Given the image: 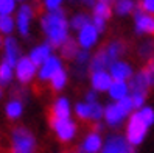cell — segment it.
<instances>
[{
  "label": "cell",
  "instance_id": "1",
  "mask_svg": "<svg viewBox=\"0 0 154 153\" xmlns=\"http://www.w3.org/2000/svg\"><path fill=\"white\" fill-rule=\"evenodd\" d=\"M42 30L47 34L51 47H61V44L69 38V24L66 14L61 10H53L42 17Z\"/></svg>",
  "mask_w": 154,
  "mask_h": 153
},
{
  "label": "cell",
  "instance_id": "2",
  "mask_svg": "<svg viewBox=\"0 0 154 153\" xmlns=\"http://www.w3.org/2000/svg\"><path fill=\"white\" fill-rule=\"evenodd\" d=\"M149 125L142 119V116L135 111L128 120V127H126V139L129 141L132 147H137L145 141L148 133Z\"/></svg>",
  "mask_w": 154,
  "mask_h": 153
},
{
  "label": "cell",
  "instance_id": "3",
  "mask_svg": "<svg viewBox=\"0 0 154 153\" xmlns=\"http://www.w3.org/2000/svg\"><path fill=\"white\" fill-rule=\"evenodd\" d=\"M13 151L16 153H31L36 147L33 134L25 128H16L13 131Z\"/></svg>",
  "mask_w": 154,
  "mask_h": 153
},
{
  "label": "cell",
  "instance_id": "4",
  "mask_svg": "<svg viewBox=\"0 0 154 153\" xmlns=\"http://www.w3.org/2000/svg\"><path fill=\"white\" fill-rule=\"evenodd\" d=\"M16 77L20 83H28L33 80V77L36 75L38 72V66L31 61L30 56H23V58H19L16 62Z\"/></svg>",
  "mask_w": 154,
  "mask_h": 153
},
{
  "label": "cell",
  "instance_id": "5",
  "mask_svg": "<svg viewBox=\"0 0 154 153\" xmlns=\"http://www.w3.org/2000/svg\"><path fill=\"white\" fill-rule=\"evenodd\" d=\"M51 127L55 130V133L58 134V138L62 142H69L73 139L75 133H76V125L70 120V117L67 119H51Z\"/></svg>",
  "mask_w": 154,
  "mask_h": 153
},
{
  "label": "cell",
  "instance_id": "6",
  "mask_svg": "<svg viewBox=\"0 0 154 153\" xmlns=\"http://www.w3.org/2000/svg\"><path fill=\"white\" fill-rule=\"evenodd\" d=\"M132 145L129 144V141L126 139V136H109L107 141L103 144V150L104 153H131L132 151Z\"/></svg>",
  "mask_w": 154,
  "mask_h": 153
},
{
  "label": "cell",
  "instance_id": "7",
  "mask_svg": "<svg viewBox=\"0 0 154 153\" xmlns=\"http://www.w3.org/2000/svg\"><path fill=\"white\" fill-rule=\"evenodd\" d=\"M135 22V31L139 34H154V14L145 13L142 10H137L134 14Z\"/></svg>",
  "mask_w": 154,
  "mask_h": 153
},
{
  "label": "cell",
  "instance_id": "8",
  "mask_svg": "<svg viewBox=\"0 0 154 153\" xmlns=\"http://www.w3.org/2000/svg\"><path fill=\"white\" fill-rule=\"evenodd\" d=\"M128 113H126L123 108L119 105V102H115V103H111V105H107L104 108V114H103V117L106 120L107 125H111V127H119V125L128 117Z\"/></svg>",
  "mask_w": 154,
  "mask_h": 153
},
{
  "label": "cell",
  "instance_id": "9",
  "mask_svg": "<svg viewBox=\"0 0 154 153\" xmlns=\"http://www.w3.org/2000/svg\"><path fill=\"white\" fill-rule=\"evenodd\" d=\"M78 44L83 49H90L94 47L97 41H98V30L95 28V25L92 24V21H90V24L84 25L81 30H78Z\"/></svg>",
  "mask_w": 154,
  "mask_h": 153
},
{
  "label": "cell",
  "instance_id": "10",
  "mask_svg": "<svg viewBox=\"0 0 154 153\" xmlns=\"http://www.w3.org/2000/svg\"><path fill=\"white\" fill-rule=\"evenodd\" d=\"M31 17H33V10L28 5H22L17 10L16 16V27L22 36H28L30 33V24H31Z\"/></svg>",
  "mask_w": 154,
  "mask_h": 153
},
{
  "label": "cell",
  "instance_id": "11",
  "mask_svg": "<svg viewBox=\"0 0 154 153\" xmlns=\"http://www.w3.org/2000/svg\"><path fill=\"white\" fill-rule=\"evenodd\" d=\"M62 69V62L58 56H48L47 59H45L42 64H41V69H39V78L42 80V81H45V80H50L53 75L56 74V72Z\"/></svg>",
  "mask_w": 154,
  "mask_h": 153
},
{
  "label": "cell",
  "instance_id": "12",
  "mask_svg": "<svg viewBox=\"0 0 154 153\" xmlns=\"http://www.w3.org/2000/svg\"><path fill=\"white\" fill-rule=\"evenodd\" d=\"M109 69V74L114 80H128L132 77V67L128 64V62H125V61H120V59H115L111 62V66L107 67Z\"/></svg>",
  "mask_w": 154,
  "mask_h": 153
},
{
  "label": "cell",
  "instance_id": "13",
  "mask_svg": "<svg viewBox=\"0 0 154 153\" xmlns=\"http://www.w3.org/2000/svg\"><path fill=\"white\" fill-rule=\"evenodd\" d=\"M112 77L106 69L103 70H95L92 72V78H90V83H92V88L97 92H104L109 89L111 83H112Z\"/></svg>",
  "mask_w": 154,
  "mask_h": 153
},
{
  "label": "cell",
  "instance_id": "14",
  "mask_svg": "<svg viewBox=\"0 0 154 153\" xmlns=\"http://www.w3.org/2000/svg\"><path fill=\"white\" fill-rule=\"evenodd\" d=\"M128 84H129V92H140V94H146L148 89L151 88L148 77L143 70L137 72V74H132Z\"/></svg>",
  "mask_w": 154,
  "mask_h": 153
},
{
  "label": "cell",
  "instance_id": "15",
  "mask_svg": "<svg viewBox=\"0 0 154 153\" xmlns=\"http://www.w3.org/2000/svg\"><path fill=\"white\" fill-rule=\"evenodd\" d=\"M107 92H109L111 98L114 100H120V98L129 95V84L126 80H112V83L107 89Z\"/></svg>",
  "mask_w": 154,
  "mask_h": 153
},
{
  "label": "cell",
  "instance_id": "16",
  "mask_svg": "<svg viewBox=\"0 0 154 153\" xmlns=\"http://www.w3.org/2000/svg\"><path fill=\"white\" fill-rule=\"evenodd\" d=\"M51 50H53V47L50 46L48 42H47V44H41V46L34 47V49L31 50L30 58H31V61L34 62V64L39 67L48 56H51Z\"/></svg>",
  "mask_w": 154,
  "mask_h": 153
},
{
  "label": "cell",
  "instance_id": "17",
  "mask_svg": "<svg viewBox=\"0 0 154 153\" xmlns=\"http://www.w3.org/2000/svg\"><path fill=\"white\" fill-rule=\"evenodd\" d=\"M103 148V141L98 133H90L84 139L83 145H81V151L84 153H97Z\"/></svg>",
  "mask_w": 154,
  "mask_h": 153
},
{
  "label": "cell",
  "instance_id": "18",
  "mask_svg": "<svg viewBox=\"0 0 154 153\" xmlns=\"http://www.w3.org/2000/svg\"><path fill=\"white\" fill-rule=\"evenodd\" d=\"M19 59V46L14 38H6L5 39V61L10 62L11 66H16Z\"/></svg>",
  "mask_w": 154,
  "mask_h": 153
},
{
  "label": "cell",
  "instance_id": "19",
  "mask_svg": "<svg viewBox=\"0 0 154 153\" xmlns=\"http://www.w3.org/2000/svg\"><path fill=\"white\" fill-rule=\"evenodd\" d=\"M111 58L107 56V53L106 50H101V52H98L97 55L90 59V70L95 72V70H103V69H107L111 66Z\"/></svg>",
  "mask_w": 154,
  "mask_h": 153
},
{
  "label": "cell",
  "instance_id": "20",
  "mask_svg": "<svg viewBox=\"0 0 154 153\" xmlns=\"http://www.w3.org/2000/svg\"><path fill=\"white\" fill-rule=\"evenodd\" d=\"M53 117L56 119H67L70 117V103L67 98H58L53 106Z\"/></svg>",
  "mask_w": 154,
  "mask_h": 153
},
{
  "label": "cell",
  "instance_id": "21",
  "mask_svg": "<svg viewBox=\"0 0 154 153\" xmlns=\"http://www.w3.org/2000/svg\"><path fill=\"white\" fill-rule=\"evenodd\" d=\"M76 52H78V46H76V42L72 38H67L64 42L61 44V53H62V56H64V58L73 59L75 55H76Z\"/></svg>",
  "mask_w": 154,
  "mask_h": 153
},
{
  "label": "cell",
  "instance_id": "22",
  "mask_svg": "<svg viewBox=\"0 0 154 153\" xmlns=\"http://www.w3.org/2000/svg\"><path fill=\"white\" fill-rule=\"evenodd\" d=\"M135 11L134 0H115V13L120 16H126Z\"/></svg>",
  "mask_w": 154,
  "mask_h": 153
},
{
  "label": "cell",
  "instance_id": "23",
  "mask_svg": "<svg viewBox=\"0 0 154 153\" xmlns=\"http://www.w3.org/2000/svg\"><path fill=\"white\" fill-rule=\"evenodd\" d=\"M104 50L107 53V56L111 58V61H115V59H119L125 53V46H123V42H120V41H114Z\"/></svg>",
  "mask_w": 154,
  "mask_h": 153
},
{
  "label": "cell",
  "instance_id": "24",
  "mask_svg": "<svg viewBox=\"0 0 154 153\" xmlns=\"http://www.w3.org/2000/svg\"><path fill=\"white\" fill-rule=\"evenodd\" d=\"M5 111H6V116H8V117L14 120V119H17V117H20V114H22V111H23V105H22L20 100L14 98V100H11L10 103L6 105Z\"/></svg>",
  "mask_w": 154,
  "mask_h": 153
},
{
  "label": "cell",
  "instance_id": "25",
  "mask_svg": "<svg viewBox=\"0 0 154 153\" xmlns=\"http://www.w3.org/2000/svg\"><path fill=\"white\" fill-rule=\"evenodd\" d=\"M14 75V66H11L10 62H6L5 59L0 64V84H8L11 81V78Z\"/></svg>",
  "mask_w": 154,
  "mask_h": 153
},
{
  "label": "cell",
  "instance_id": "26",
  "mask_svg": "<svg viewBox=\"0 0 154 153\" xmlns=\"http://www.w3.org/2000/svg\"><path fill=\"white\" fill-rule=\"evenodd\" d=\"M111 13H112V8L107 3V0H98V3L94 5V14L95 16H100L103 19H109Z\"/></svg>",
  "mask_w": 154,
  "mask_h": 153
},
{
  "label": "cell",
  "instance_id": "27",
  "mask_svg": "<svg viewBox=\"0 0 154 153\" xmlns=\"http://www.w3.org/2000/svg\"><path fill=\"white\" fill-rule=\"evenodd\" d=\"M16 27V22L11 17V14H0V33L10 34Z\"/></svg>",
  "mask_w": 154,
  "mask_h": 153
},
{
  "label": "cell",
  "instance_id": "28",
  "mask_svg": "<svg viewBox=\"0 0 154 153\" xmlns=\"http://www.w3.org/2000/svg\"><path fill=\"white\" fill-rule=\"evenodd\" d=\"M92 108H94V102H92V103H89V102H86V103H78L76 108H75L76 116H78L79 119H84V120L92 119Z\"/></svg>",
  "mask_w": 154,
  "mask_h": 153
},
{
  "label": "cell",
  "instance_id": "29",
  "mask_svg": "<svg viewBox=\"0 0 154 153\" xmlns=\"http://www.w3.org/2000/svg\"><path fill=\"white\" fill-rule=\"evenodd\" d=\"M50 81H51V86L55 88L56 91L62 89V88L66 86V83H67V74H66V70L64 69H59L56 74L50 78Z\"/></svg>",
  "mask_w": 154,
  "mask_h": 153
},
{
  "label": "cell",
  "instance_id": "30",
  "mask_svg": "<svg viewBox=\"0 0 154 153\" xmlns=\"http://www.w3.org/2000/svg\"><path fill=\"white\" fill-rule=\"evenodd\" d=\"M139 55L143 59H151L154 56V42L152 41H145L139 46Z\"/></svg>",
  "mask_w": 154,
  "mask_h": 153
},
{
  "label": "cell",
  "instance_id": "31",
  "mask_svg": "<svg viewBox=\"0 0 154 153\" xmlns=\"http://www.w3.org/2000/svg\"><path fill=\"white\" fill-rule=\"evenodd\" d=\"M137 113L142 116V119L146 122L149 127L154 123V110H152L151 106H145V105H143L142 108H139V110H137Z\"/></svg>",
  "mask_w": 154,
  "mask_h": 153
},
{
  "label": "cell",
  "instance_id": "32",
  "mask_svg": "<svg viewBox=\"0 0 154 153\" xmlns=\"http://www.w3.org/2000/svg\"><path fill=\"white\" fill-rule=\"evenodd\" d=\"M87 24H90V19L86 16V14H76L73 19H72V22H70V27L73 30H81L84 25H87Z\"/></svg>",
  "mask_w": 154,
  "mask_h": 153
},
{
  "label": "cell",
  "instance_id": "33",
  "mask_svg": "<svg viewBox=\"0 0 154 153\" xmlns=\"http://www.w3.org/2000/svg\"><path fill=\"white\" fill-rule=\"evenodd\" d=\"M16 10V0H0V14H11Z\"/></svg>",
  "mask_w": 154,
  "mask_h": 153
},
{
  "label": "cell",
  "instance_id": "34",
  "mask_svg": "<svg viewBox=\"0 0 154 153\" xmlns=\"http://www.w3.org/2000/svg\"><path fill=\"white\" fill-rule=\"evenodd\" d=\"M75 61H76V64H78V66H84V64H87V62L90 61V53H89V50H87V49H84V50H78V52H76V55H75Z\"/></svg>",
  "mask_w": 154,
  "mask_h": 153
},
{
  "label": "cell",
  "instance_id": "35",
  "mask_svg": "<svg viewBox=\"0 0 154 153\" xmlns=\"http://www.w3.org/2000/svg\"><path fill=\"white\" fill-rule=\"evenodd\" d=\"M119 102V105L123 108V110L128 113V114H131L135 108H134V103H132V98H131V95H126V97H123V98H120V100H117Z\"/></svg>",
  "mask_w": 154,
  "mask_h": 153
},
{
  "label": "cell",
  "instance_id": "36",
  "mask_svg": "<svg viewBox=\"0 0 154 153\" xmlns=\"http://www.w3.org/2000/svg\"><path fill=\"white\" fill-rule=\"evenodd\" d=\"M131 98H132V103H134V108L139 110L145 105V98H146V94H140V92H129Z\"/></svg>",
  "mask_w": 154,
  "mask_h": 153
},
{
  "label": "cell",
  "instance_id": "37",
  "mask_svg": "<svg viewBox=\"0 0 154 153\" xmlns=\"http://www.w3.org/2000/svg\"><path fill=\"white\" fill-rule=\"evenodd\" d=\"M140 10L145 13L154 14V0H140Z\"/></svg>",
  "mask_w": 154,
  "mask_h": 153
},
{
  "label": "cell",
  "instance_id": "38",
  "mask_svg": "<svg viewBox=\"0 0 154 153\" xmlns=\"http://www.w3.org/2000/svg\"><path fill=\"white\" fill-rule=\"evenodd\" d=\"M143 72L146 74L149 84H151V86H154V61H149V62H148V66L143 69Z\"/></svg>",
  "mask_w": 154,
  "mask_h": 153
},
{
  "label": "cell",
  "instance_id": "39",
  "mask_svg": "<svg viewBox=\"0 0 154 153\" xmlns=\"http://www.w3.org/2000/svg\"><path fill=\"white\" fill-rule=\"evenodd\" d=\"M92 24L95 25V28L101 33L104 30V24H106V19H103V17H100V16H95L94 14V19H92Z\"/></svg>",
  "mask_w": 154,
  "mask_h": 153
},
{
  "label": "cell",
  "instance_id": "40",
  "mask_svg": "<svg viewBox=\"0 0 154 153\" xmlns=\"http://www.w3.org/2000/svg\"><path fill=\"white\" fill-rule=\"evenodd\" d=\"M64 0H45V6H47L48 11H53V10H59V6L62 5Z\"/></svg>",
  "mask_w": 154,
  "mask_h": 153
},
{
  "label": "cell",
  "instance_id": "41",
  "mask_svg": "<svg viewBox=\"0 0 154 153\" xmlns=\"http://www.w3.org/2000/svg\"><path fill=\"white\" fill-rule=\"evenodd\" d=\"M86 100H87L89 103L97 102V91H95V89H94V91H90V92H87V94H86Z\"/></svg>",
  "mask_w": 154,
  "mask_h": 153
},
{
  "label": "cell",
  "instance_id": "42",
  "mask_svg": "<svg viewBox=\"0 0 154 153\" xmlns=\"http://www.w3.org/2000/svg\"><path fill=\"white\" fill-rule=\"evenodd\" d=\"M81 2H84L86 5H94V0H81Z\"/></svg>",
  "mask_w": 154,
  "mask_h": 153
},
{
  "label": "cell",
  "instance_id": "43",
  "mask_svg": "<svg viewBox=\"0 0 154 153\" xmlns=\"http://www.w3.org/2000/svg\"><path fill=\"white\" fill-rule=\"evenodd\" d=\"M0 97H2V89H0Z\"/></svg>",
  "mask_w": 154,
  "mask_h": 153
},
{
  "label": "cell",
  "instance_id": "44",
  "mask_svg": "<svg viewBox=\"0 0 154 153\" xmlns=\"http://www.w3.org/2000/svg\"><path fill=\"white\" fill-rule=\"evenodd\" d=\"M0 44H2V39H0Z\"/></svg>",
  "mask_w": 154,
  "mask_h": 153
},
{
  "label": "cell",
  "instance_id": "45",
  "mask_svg": "<svg viewBox=\"0 0 154 153\" xmlns=\"http://www.w3.org/2000/svg\"><path fill=\"white\" fill-rule=\"evenodd\" d=\"M16 2H17V0H16Z\"/></svg>",
  "mask_w": 154,
  "mask_h": 153
}]
</instances>
